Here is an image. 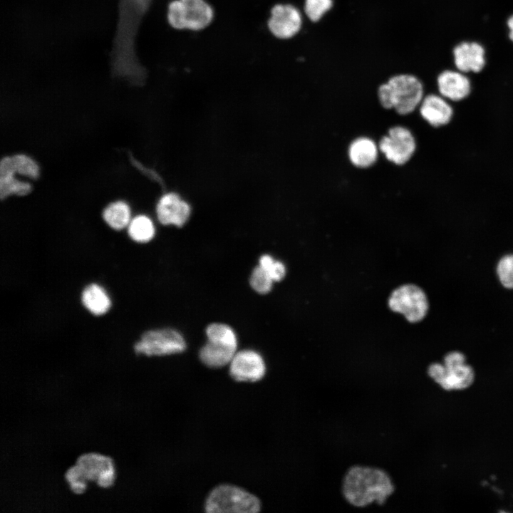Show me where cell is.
Listing matches in <instances>:
<instances>
[{"mask_svg": "<svg viewBox=\"0 0 513 513\" xmlns=\"http://www.w3.org/2000/svg\"><path fill=\"white\" fill-rule=\"evenodd\" d=\"M393 492L390 476L379 468L353 466L343 480V497L348 503L358 507H366L373 502L383 504Z\"/></svg>", "mask_w": 513, "mask_h": 513, "instance_id": "cell-1", "label": "cell"}, {"mask_svg": "<svg viewBox=\"0 0 513 513\" xmlns=\"http://www.w3.org/2000/svg\"><path fill=\"white\" fill-rule=\"evenodd\" d=\"M149 0H120L119 21L113 51V64L118 72L138 68L133 40Z\"/></svg>", "mask_w": 513, "mask_h": 513, "instance_id": "cell-2", "label": "cell"}, {"mask_svg": "<svg viewBox=\"0 0 513 513\" xmlns=\"http://www.w3.org/2000/svg\"><path fill=\"white\" fill-rule=\"evenodd\" d=\"M424 93V85L419 77L398 73L378 86L376 96L383 108L394 109L398 114L405 115L419 108Z\"/></svg>", "mask_w": 513, "mask_h": 513, "instance_id": "cell-3", "label": "cell"}, {"mask_svg": "<svg viewBox=\"0 0 513 513\" xmlns=\"http://www.w3.org/2000/svg\"><path fill=\"white\" fill-rule=\"evenodd\" d=\"M261 508L258 497L239 487L229 484L214 487L204 502V510L207 513H256Z\"/></svg>", "mask_w": 513, "mask_h": 513, "instance_id": "cell-4", "label": "cell"}, {"mask_svg": "<svg viewBox=\"0 0 513 513\" xmlns=\"http://www.w3.org/2000/svg\"><path fill=\"white\" fill-rule=\"evenodd\" d=\"M465 355L452 351L444 357L443 363H433L428 374L445 390H461L469 388L474 381L473 368L466 363Z\"/></svg>", "mask_w": 513, "mask_h": 513, "instance_id": "cell-5", "label": "cell"}, {"mask_svg": "<svg viewBox=\"0 0 513 513\" xmlns=\"http://www.w3.org/2000/svg\"><path fill=\"white\" fill-rule=\"evenodd\" d=\"M213 19V10L204 0H174L168 6L167 20L176 29L198 31Z\"/></svg>", "mask_w": 513, "mask_h": 513, "instance_id": "cell-6", "label": "cell"}, {"mask_svg": "<svg viewBox=\"0 0 513 513\" xmlns=\"http://www.w3.org/2000/svg\"><path fill=\"white\" fill-rule=\"evenodd\" d=\"M183 336L176 330L163 328L145 332L134 345L136 353L147 356H167L183 352L186 349Z\"/></svg>", "mask_w": 513, "mask_h": 513, "instance_id": "cell-7", "label": "cell"}, {"mask_svg": "<svg viewBox=\"0 0 513 513\" xmlns=\"http://www.w3.org/2000/svg\"><path fill=\"white\" fill-rule=\"evenodd\" d=\"M388 306L392 311L404 315L411 323L421 321L428 310L425 292L414 284L403 285L395 289L389 297Z\"/></svg>", "mask_w": 513, "mask_h": 513, "instance_id": "cell-8", "label": "cell"}, {"mask_svg": "<svg viewBox=\"0 0 513 513\" xmlns=\"http://www.w3.org/2000/svg\"><path fill=\"white\" fill-rule=\"evenodd\" d=\"M378 145L386 160L396 165L406 164L416 150L414 135L408 128L401 125L389 128Z\"/></svg>", "mask_w": 513, "mask_h": 513, "instance_id": "cell-9", "label": "cell"}, {"mask_svg": "<svg viewBox=\"0 0 513 513\" xmlns=\"http://www.w3.org/2000/svg\"><path fill=\"white\" fill-rule=\"evenodd\" d=\"M304 24V14L296 6L280 3L274 6L268 20V28L276 38L289 40L295 37Z\"/></svg>", "mask_w": 513, "mask_h": 513, "instance_id": "cell-10", "label": "cell"}, {"mask_svg": "<svg viewBox=\"0 0 513 513\" xmlns=\"http://www.w3.org/2000/svg\"><path fill=\"white\" fill-rule=\"evenodd\" d=\"M76 480H95L101 487H108L113 482L114 477L112 461L109 457L98 454L81 455L77 465L71 468Z\"/></svg>", "mask_w": 513, "mask_h": 513, "instance_id": "cell-11", "label": "cell"}, {"mask_svg": "<svg viewBox=\"0 0 513 513\" xmlns=\"http://www.w3.org/2000/svg\"><path fill=\"white\" fill-rule=\"evenodd\" d=\"M261 356L252 350L236 352L229 363V375L237 382H256L266 373Z\"/></svg>", "mask_w": 513, "mask_h": 513, "instance_id": "cell-12", "label": "cell"}, {"mask_svg": "<svg viewBox=\"0 0 513 513\" xmlns=\"http://www.w3.org/2000/svg\"><path fill=\"white\" fill-rule=\"evenodd\" d=\"M237 348V341L219 338H207L201 348L199 356L201 362L212 368H218L229 364Z\"/></svg>", "mask_w": 513, "mask_h": 513, "instance_id": "cell-13", "label": "cell"}, {"mask_svg": "<svg viewBox=\"0 0 513 513\" xmlns=\"http://www.w3.org/2000/svg\"><path fill=\"white\" fill-rule=\"evenodd\" d=\"M440 95L451 101H460L471 92V83L465 73L460 71L445 70L436 79Z\"/></svg>", "mask_w": 513, "mask_h": 513, "instance_id": "cell-14", "label": "cell"}, {"mask_svg": "<svg viewBox=\"0 0 513 513\" xmlns=\"http://www.w3.org/2000/svg\"><path fill=\"white\" fill-rule=\"evenodd\" d=\"M453 59L458 71L479 73L485 65V51L477 42H461L453 49Z\"/></svg>", "mask_w": 513, "mask_h": 513, "instance_id": "cell-15", "label": "cell"}, {"mask_svg": "<svg viewBox=\"0 0 513 513\" xmlns=\"http://www.w3.org/2000/svg\"><path fill=\"white\" fill-rule=\"evenodd\" d=\"M190 214V205L175 193L163 195L157 205V215L164 225L182 227Z\"/></svg>", "mask_w": 513, "mask_h": 513, "instance_id": "cell-16", "label": "cell"}, {"mask_svg": "<svg viewBox=\"0 0 513 513\" xmlns=\"http://www.w3.org/2000/svg\"><path fill=\"white\" fill-rule=\"evenodd\" d=\"M418 108L421 117L432 127L448 124L453 116V109L448 100L435 93L425 95Z\"/></svg>", "mask_w": 513, "mask_h": 513, "instance_id": "cell-17", "label": "cell"}, {"mask_svg": "<svg viewBox=\"0 0 513 513\" xmlns=\"http://www.w3.org/2000/svg\"><path fill=\"white\" fill-rule=\"evenodd\" d=\"M378 145L370 138L361 136L354 139L348 148L350 162L358 168L366 169L373 165L378 157Z\"/></svg>", "mask_w": 513, "mask_h": 513, "instance_id": "cell-18", "label": "cell"}, {"mask_svg": "<svg viewBox=\"0 0 513 513\" xmlns=\"http://www.w3.org/2000/svg\"><path fill=\"white\" fill-rule=\"evenodd\" d=\"M81 301L85 308L95 316L105 314L111 306L105 290L97 284H90L83 289Z\"/></svg>", "mask_w": 513, "mask_h": 513, "instance_id": "cell-19", "label": "cell"}, {"mask_svg": "<svg viewBox=\"0 0 513 513\" xmlns=\"http://www.w3.org/2000/svg\"><path fill=\"white\" fill-rule=\"evenodd\" d=\"M103 217L111 228L116 230L125 228L131 221L130 208L122 201L110 204L103 210Z\"/></svg>", "mask_w": 513, "mask_h": 513, "instance_id": "cell-20", "label": "cell"}, {"mask_svg": "<svg viewBox=\"0 0 513 513\" xmlns=\"http://www.w3.org/2000/svg\"><path fill=\"white\" fill-rule=\"evenodd\" d=\"M128 232L133 241L138 243H145L153 238L155 227L149 217L145 215H139L130 222Z\"/></svg>", "mask_w": 513, "mask_h": 513, "instance_id": "cell-21", "label": "cell"}, {"mask_svg": "<svg viewBox=\"0 0 513 513\" xmlns=\"http://www.w3.org/2000/svg\"><path fill=\"white\" fill-rule=\"evenodd\" d=\"M333 6V0H304L302 12L311 22H318Z\"/></svg>", "mask_w": 513, "mask_h": 513, "instance_id": "cell-22", "label": "cell"}, {"mask_svg": "<svg viewBox=\"0 0 513 513\" xmlns=\"http://www.w3.org/2000/svg\"><path fill=\"white\" fill-rule=\"evenodd\" d=\"M273 281L269 274L259 265L254 269L249 279L252 289L261 294L271 291Z\"/></svg>", "mask_w": 513, "mask_h": 513, "instance_id": "cell-23", "label": "cell"}, {"mask_svg": "<svg viewBox=\"0 0 513 513\" xmlns=\"http://www.w3.org/2000/svg\"><path fill=\"white\" fill-rule=\"evenodd\" d=\"M497 272L501 284L507 289H513V254L501 258L497 264Z\"/></svg>", "mask_w": 513, "mask_h": 513, "instance_id": "cell-24", "label": "cell"}, {"mask_svg": "<svg viewBox=\"0 0 513 513\" xmlns=\"http://www.w3.org/2000/svg\"><path fill=\"white\" fill-rule=\"evenodd\" d=\"M259 266L269 274L274 281H279L285 276L286 268L284 264L275 261L270 255H262L259 259Z\"/></svg>", "mask_w": 513, "mask_h": 513, "instance_id": "cell-25", "label": "cell"}, {"mask_svg": "<svg viewBox=\"0 0 513 513\" xmlns=\"http://www.w3.org/2000/svg\"><path fill=\"white\" fill-rule=\"evenodd\" d=\"M13 165L16 170L24 175L31 177H36L38 174V167L35 162L25 155H16L11 158Z\"/></svg>", "mask_w": 513, "mask_h": 513, "instance_id": "cell-26", "label": "cell"}, {"mask_svg": "<svg viewBox=\"0 0 513 513\" xmlns=\"http://www.w3.org/2000/svg\"><path fill=\"white\" fill-rule=\"evenodd\" d=\"M507 26L509 28V37L510 40L513 41V15L509 18Z\"/></svg>", "mask_w": 513, "mask_h": 513, "instance_id": "cell-27", "label": "cell"}]
</instances>
